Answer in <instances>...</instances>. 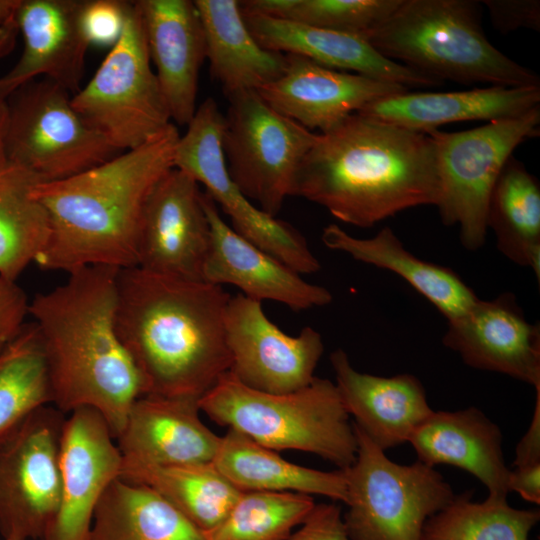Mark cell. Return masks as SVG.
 Here are the masks:
<instances>
[{"label":"cell","mask_w":540,"mask_h":540,"mask_svg":"<svg viewBox=\"0 0 540 540\" xmlns=\"http://www.w3.org/2000/svg\"><path fill=\"white\" fill-rule=\"evenodd\" d=\"M120 269L87 266L29 302L47 359L52 405L67 414L99 411L115 440L134 401L146 394L141 373L116 329Z\"/></svg>","instance_id":"obj_1"},{"label":"cell","mask_w":540,"mask_h":540,"mask_svg":"<svg viewBox=\"0 0 540 540\" xmlns=\"http://www.w3.org/2000/svg\"><path fill=\"white\" fill-rule=\"evenodd\" d=\"M222 286L119 270L116 329L146 394L203 396L231 367Z\"/></svg>","instance_id":"obj_2"},{"label":"cell","mask_w":540,"mask_h":540,"mask_svg":"<svg viewBox=\"0 0 540 540\" xmlns=\"http://www.w3.org/2000/svg\"><path fill=\"white\" fill-rule=\"evenodd\" d=\"M295 196L361 228L409 208L436 206L434 142L427 133L352 114L318 133L299 168Z\"/></svg>","instance_id":"obj_3"},{"label":"cell","mask_w":540,"mask_h":540,"mask_svg":"<svg viewBox=\"0 0 540 540\" xmlns=\"http://www.w3.org/2000/svg\"><path fill=\"white\" fill-rule=\"evenodd\" d=\"M171 123L139 147L72 177L39 182L34 197L49 220V237L35 263L71 272L87 266H137L144 207L157 182L174 168L179 139Z\"/></svg>","instance_id":"obj_4"},{"label":"cell","mask_w":540,"mask_h":540,"mask_svg":"<svg viewBox=\"0 0 540 540\" xmlns=\"http://www.w3.org/2000/svg\"><path fill=\"white\" fill-rule=\"evenodd\" d=\"M481 2L403 0L366 36L383 56L444 82L490 86H540V78L489 42Z\"/></svg>","instance_id":"obj_5"},{"label":"cell","mask_w":540,"mask_h":540,"mask_svg":"<svg viewBox=\"0 0 540 540\" xmlns=\"http://www.w3.org/2000/svg\"><path fill=\"white\" fill-rule=\"evenodd\" d=\"M198 403L218 425L271 450L312 453L338 469L350 467L356 459L353 423L329 379L315 377L296 391L268 393L242 384L228 371Z\"/></svg>","instance_id":"obj_6"},{"label":"cell","mask_w":540,"mask_h":540,"mask_svg":"<svg viewBox=\"0 0 540 540\" xmlns=\"http://www.w3.org/2000/svg\"><path fill=\"white\" fill-rule=\"evenodd\" d=\"M354 463L343 469L348 509L343 517L351 540H421L426 521L455 494L435 467L399 464L353 423Z\"/></svg>","instance_id":"obj_7"},{"label":"cell","mask_w":540,"mask_h":540,"mask_svg":"<svg viewBox=\"0 0 540 540\" xmlns=\"http://www.w3.org/2000/svg\"><path fill=\"white\" fill-rule=\"evenodd\" d=\"M435 146L441 221L457 225L462 246L480 249L494 185L513 151L540 134V106L515 117L457 132H427Z\"/></svg>","instance_id":"obj_8"},{"label":"cell","mask_w":540,"mask_h":540,"mask_svg":"<svg viewBox=\"0 0 540 540\" xmlns=\"http://www.w3.org/2000/svg\"><path fill=\"white\" fill-rule=\"evenodd\" d=\"M71 103L120 152L141 146L171 124L135 1L129 2L121 37Z\"/></svg>","instance_id":"obj_9"},{"label":"cell","mask_w":540,"mask_h":540,"mask_svg":"<svg viewBox=\"0 0 540 540\" xmlns=\"http://www.w3.org/2000/svg\"><path fill=\"white\" fill-rule=\"evenodd\" d=\"M227 98L222 147L228 173L250 201L276 217L295 196L299 168L318 133L274 110L256 90Z\"/></svg>","instance_id":"obj_10"},{"label":"cell","mask_w":540,"mask_h":540,"mask_svg":"<svg viewBox=\"0 0 540 540\" xmlns=\"http://www.w3.org/2000/svg\"><path fill=\"white\" fill-rule=\"evenodd\" d=\"M69 94L51 80H33L7 102V162L30 170L42 182L72 177L121 153L86 123Z\"/></svg>","instance_id":"obj_11"},{"label":"cell","mask_w":540,"mask_h":540,"mask_svg":"<svg viewBox=\"0 0 540 540\" xmlns=\"http://www.w3.org/2000/svg\"><path fill=\"white\" fill-rule=\"evenodd\" d=\"M224 115L216 101L205 99L179 136L174 167L206 188V193L229 217L242 237L271 254L299 274H311L321 264L304 236L291 224L254 205L231 179L222 147Z\"/></svg>","instance_id":"obj_12"},{"label":"cell","mask_w":540,"mask_h":540,"mask_svg":"<svg viewBox=\"0 0 540 540\" xmlns=\"http://www.w3.org/2000/svg\"><path fill=\"white\" fill-rule=\"evenodd\" d=\"M65 413L45 405L0 443V534L44 539L61 500L60 443Z\"/></svg>","instance_id":"obj_13"},{"label":"cell","mask_w":540,"mask_h":540,"mask_svg":"<svg viewBox=\"0 0 540 540\" xmlns=\"http://www.w3.org/2000/svg\"><path fill=\"white\" fill-rule=\"evenodd\" d=\"M225 335L232 360L229 371L242 384L268 393H288L310 384L324 351L317 330L307 326L290 336L269 320L261 302L241 293L228 300Z\"/></svg>","instance_id":"obj_14"},{"label":"cell","mask_w":540,"mask_h":540,"mask_svg":"<svg viewBox=\"0 0 540 540\" xmlns=\"http://www.w3.org/2000/svg\"><path fill=\"white\" fill-rule=\"evenodd\" d=\"M203 192L186 172L172 168L146 201L137 246V266L159 275L203 281L210 224Z\"/></svg>","instance_id":"obj_15"},{"label":"cell","mask_w":540,"mask_h":540,"mask_svg":"<svg viewBox=\"0 0 540 540\" xmlns=\"http://www.w3.org/2000/svg\"><path fill=\"white\" fill-rule=\"evenodd\" d=\"M122 466L103 415L92 407L71 411L60 443V506L44 540H88L97 503Z\"/></svg>","instance_id":"obj_16"},{"label":"cell","mask_w":540,"mask_h":540,"mask_svg":"<svg viewBox=\"0 0 540 540\" xmlns=\"http://www.w3.org/2000/svg\"><path fill=\"white\" fill-rule=\"evenodd\" d=\"M442 342L471 368L504 374L540 390V327L525 318L512 293L478 299L447 321Z\"/></svg>","instance_id":"obj_17"},{"label":"cell","mask_w":540,"mask_h":540,"mask_svg":"<svg viewBox=\"0 0 540 540\" xmlns=\"http://www.w3.org/2000/svg\"><path fill=\"white\" fill-rule=\"evenodd\" d=\"M285 55L287 65L282 76L256 91L274 110L319 134L335 129L379 98L408 90L301 56Z\"/></svg>","instance_id":"obj_18"},{"label":"cell","mask_w":540,"mask_h":540,"mask_svg":"<svg viewBox=\"0 0 540 540\" xmlns=\"http://www.w3.org/2000/svg\"><path fill=\"white\" fill-rule=\"evenodd\" d=\"M202 202L210 224L203 281L233 285L248 298L279 302L295 311L332 302L328 289L307 282L301 274L239 235L223 220L217 204L206 192Z\"/></svg>","instance_id":"obj_19"},{"label":"cell","mask_w":540,"mask_h":540,"mask_svg":"<svg viewBox=\"0 0 540 540\" xmlns=\"http://www.w3.org/2000/svg\"><path fill=\"white\" fill-rule=\"evenodd\" d=\"M85 0H20L14 18L24 40L21 57L0 77V100L36 76L69 93L80 90L89 43L81 26Z\"/></svg>","instance_id":"obj_20"},{"label":"cell","mask_w":540,"mask_h":540,"mask_svg":"<svg viewBox=\"0 0 540 540\" xmlns=\"http://www.w3.org/2000/svg\"><path fill=\"white\" fill-rule=\"evenodd\" d=\"M199 399L156 394L137 398L116 438L123 460L154 466L213 462L221 437L201 420Z\"/></svg>","instance_id":"obj_21"},{"label":"cell","mask_w":540,"mask_h":540,"mask_svg":"<svg viewBox=\"0 0 540 540\" xmlns=\"http://www.w3.org/2000/svg\"><path fill=\"white\" fill-rule=\"evenodd\" d=\"M135 2L170 118L187 126L197 110L199 72L206 59L197 8L191 0Z\"/></svg>","instance_id":"obj_22"},{"label":"cell","mask_w":540,"mask_h":540,"mask_svg":"<svg viewBox=\"0 0 540 540\" xmlns=\"http://www.w3.org/2000/svg\"><path fill=\"white\" fill-rule=\"evenodd\" d=\"M330 362L353 423L384 451L408 442L434 411L421 381L412 374L383 377L359 372L342 349L330 354Z\"/></svg>","instance_id":"obj_23"},{"label":"cell","mask_w":540,"mask_h":540,"mask_svg":"<svg viewBox=\"0 0 540 540\" xmlns=\"http://www.w3.org/2000/svg\"><path fill=\"white\" fill-rule=\"evenodd\" d=\"M243 17L254 38L270 51L301 56L332 69L352 71L407 89L443 83L383 56L360 35L264 15Z\"/></svg>","instance_id":"obj_24"},{"label":"cell","mask_w":540,"mask_h":540,"mask_svg":"<svg viewBox=\"0 0 540 540\" xmlns=\"http://www.w3.org/2000/svg\"><path fill=\"white\" fill-rule=\"evenodd\" d=\"M418 461L451 465L478 479L488 496L507 498L510 469L504 459L499 426L480 409L433 411L408 441Z\"/></svg>","instance_id":"obj_25"},{"label":"cell","mask_w":540,"mask_h":540,"mask_svg":"<svg viewBox=\"0 0 540 540\" xmlns=\"http://www.w3.org/2000/svg\"><path fill=\"white\" fill-rule=\"evenodd\" d=\"M540 106V86H489L451 92H402L379 98L357 114L399 127L430 132L460 121H494Z\"/></svg>","instance_id":"obj_26"},{"label":"cell","mask_w":540,"mask_h":540,"mask_svg":"<svg viewBox=\"0 0 540 540\" xmlns=\"http://www.w3.org/2000/svg\"><path fill=\"white\" fill-rule=\"evenodd\" d=\"M321 240L331 250L395 273L433 304L447 321L465 313L479 299L455 271L408 251L388 226L372 237L358 238L332 223L323 228Z\"/></svg>","instance_id":"obj_27"},{"label":"cell","mask_w":540,"mask_h":540,"mask_svg":"<svg viewBox=\"0 0 540 540\" xmlns=\"http://www.w3.org/2000/svg\"><path fill=\"white\" fill-rule=\"evenodd\" d=\"M206 44L210 74L229 97L258 90L277 80L285 54L263 48L248 29L237 0H195Z\"/></svg>","instance_id":"obj_28"},{"label":"cell","mask_w":540,"mask_h":540,"mask_svg":"<svg viewBox=\"0 0 540 540\" xmlns=\"http://www.w3.org/2000/svg\"><path fill=\"white\" fill-rule=\"evenodd\" d=\"M213 464L242 492H294L347 500L343 469L328 472L295 464L233 429L221 437Z\"/></svg>","instance_id":"obj_29"},{"label":"cell","mask_w":540,"mask_h":540,"mask_svg":"<svg viewBox=\"0 0 540 540\" xmlns=\"http://www.w3.org/2000/svg\"><path fill=\"white\" fill-rule=\"evenodd\" d=\"M88 540H205L204 534L154 489L121 477L95 508Z\"/></svg>","instance_id":"obj_30"},{"label":"cell","mask_w":540,"mask_h":540,"mask_svg":"<svg viewBox=\"0 0 540 540\" xmlns=\"http://www.w3.org/2000/svg\"><path fill=\"white\" fill-rule=\"evenodd\" d=\"M487 229L498 250L540 278V185L524 164L511 156L492 190Z\"/></svg>","instance_id":"obj_31"},{"label":"cell","mask_w":540,"mask_h":540,"mask_svg":"<svg viewBox=\"0 0 540 540\" xmlns=\"http://www.w3.org/2000/svg\"><path fill=\"white\" fill-rule=\"evenodd\" d=\"M120 477L157 491L202 532L219 524L242 493L213 462L154 466L123 460Z\"/></svg>","instance_id":"obj_32"},{"label":"cell","mask_w":540,"mask_h":540,"mask_svg":"<svg viewBox=\"0 0 540 540\" xmlns=\"http://www.w3.org/2000/svg\"><path fill=\"white\" fill-rule=\"evenodd\" d=\"M39 182L22 166L0 167V277L16 281L47 243L48 216L33 195Z\"/></svg>","instance_id":"obj_33"},{"label":"cell","mask_w":540,"mask_h":540,"mask_svg":"<svg viewBox=\"0 0 540 540\" xmlns=\"http://www.w3.org/2000/svg\"><path fill=\"white\" fill-rule=\"evenodd\" d=\"M46 355L35 323H24L0 352V443L30 414L52 405Z\"/></svg>","instance_id":"obj_34"},{"label":"cell","mask_w":540,"mask_h":540,"mask_svg":"<svg viewBox=\"0 0 540 540\" xmlns=\"http://www.w3.org/2000/svg\"><path fill=\"white\" fill-rule=\"evenodd\" d=\"M539 520L538 509H517L500 497L475 502L468 491L426 521L421 540H528Z\"/></svg>","instance_id":"obj_35"},{"label":"cell","mask_w":540,"mask_h":540,"mask_svg":"<svg viewBox=\"0 0 540 540\" xmlns=\"http://www.w3.org/2000/svg\"><path fill=\"white\" fill-rule=\"evenodd\" d=\"M313 496L294 492H242L205 540H288L312 512Z\"/></svg>","instance_id":"obj_36"},{"label":"cell","mask_w":540,"mask_h":540,"mask_svg":"<svg viewBox=\"0 0 540 540\" xmlns=\"http://www.w3.org/2000/svg\"><path fill=\"white\" fill-rule=\"evenodd\" d=\"M403 0H244L243 14L287 19L306 25L366 36L383 24Z\"/></svg>","instance_id":"obj_37"},{"label":"cell","mask_w":540,"mask_h":540,"mask_svg":"<svg viewBox=\"0 0 540 540\" xmlns=\"http://www.w3.org/2000/svg\"><path fill=\"white\" fill-rule=\"evenodd\" d=\"M129 2L85 0L81 26L89 45L112 47L117 43L124 29Z\"/></svg>","instance_id":"obj_38"},{"label":"cell","mask_w":540,"mask_h":540,"mask_svg":"<svg viewBox=\"0 0 540 540\" xmlns=\"http://www.w3.org/2000/svg\"><path fill=\"white\" fill-rule=\"evenodd\" d=\"M495 29L503 34L520 28L540 30L538 0H484Z\"/></svg>","instance_id":"obj_39"},{"label":"cell","mask_w":540,"mask_h":540,"mask_svg":"<svg viewBox=\"0 0 540 540\" xmlns=\"http://www.w3.org/2000/svg\"><path fill=\"white\" fill-rule=\"evenodd\" d=\"M288 540H351L346 532L341 508L335 503L315 504L307 519Z\"/></svg>","instance_id":"obj_40"},{"label":"cell","mask_w":540,"mask_h":540,"mask_svg":"<svg viewBox=\"0 0 540 540\" xmlns=\"http://www.w3.org/2000/svg\"><path fill=\"white\" fill-rule=\"evenodd\" d=\"M28 309L25 291L16 281L0 277V352L21 330Z\"/></svg>","instance_id":"obj_41"},{"label":"cell","mask_w":540,"mask_h":540,"mask_svg":"<svg viewBox=\"0 0 540 540\" xmlns=\"http://www.w3.org/2000/svg\"><path fill=\"white\" fill-rule=\"evenodd\" d=\"M528 430L516 446L514 467L540 463V390Z\"/></svg>","instance_id":"obj_42"},{"label":"cell","mask_w":540,"mask_h":540,"mask_svg":"<svg viewBox=\"0 0 540 540\" xmlns=\"http://www.w3.org/2000/svg\"><path fill=\"white\" fill-rule=\"evenodd\" d=\"M508 488L509 492H517L525 500L540 504V463L510 470Z\"/></svg>","instance_id":"obj_43"},{"label":"cell","mask_w":540,"mask_h":540,"mask_svg":"<svg viewBox=\"0 0 540 540\" xmlns=\"http://www.w3.org/2000/svg\"><path fill=\"white\" fill-rule=\"evenodd\" d=\"M18 33L19 29L14 15L0 25V57L5 56L13 49Z\"/></svg>","instance_id":"obj_44"},{"label":"cell","mask_w":540,"mask_h":540,"mask_svg":"<svg viewBox=\"0 0 540 540\" xmlns=\"http://www.w3.org/2000/svg\"><path fill=\"white\" fill-rule=\"evenodd\" d=\"M8 116L7 101L0 100V167L7 163L5 154V132Z\"/></svg>","instance_id":"obj_45"},{"label":"cell","mask_w":540,"mask_h":540,"mask_svg":"<svg viewBox=\"0 0 540 540\" xmlns=\"http://www.w3.org/2000/svg\"><path fill=\"white\" fill-rule=\"evenodd\" d=\"M19 2L20 0H0V25L14 15Z\"/></svg>","instance_id":"obj_46"},{"label":"cell","mask_w":540,"mask_h":540,"mask_svg":"<svg viewBox=\"0 0 540 540\" xmlns=\"http://www.w3.org/2000/svg\"><path fill=\"white\" fill-rule=\"evenodd\" d=\"M2 540H4V539H2Z\"/></svg>","instance_id":"obj_47"}]
</instances>
